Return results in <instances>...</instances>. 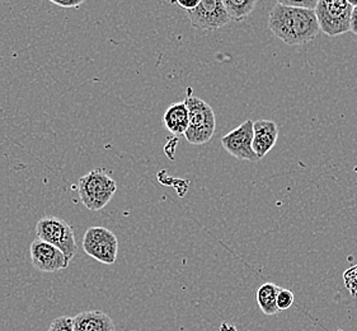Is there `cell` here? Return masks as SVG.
<instances>
[{
    "label": "cell",
    "instance_id": "obj_12",
    "mask_svg": "<svg viewBox=\"0 0 357 331\" xmlns=\"http://www.w3.org/2000/svg\"><path fill=\"white\" fill-rule=\"evenodd\" d=\"M165 129L173 135H185L188 128V110L185 102L172 103L163 116Z\"/></svg>",
    "mask_w": 357,
    "mask_h": 331
},
{
    "label": "cell",
    "instance_id": "obj_11",
    "mask_svg": "<svg viewBox=\"0 0 357 331\" xmlns=\"http://www.w3.org/2000/svg\"><path fill=\"white\" fill-rule=\"evenodd\" d=\"M74 331H116L114 320L103 311H84L73 317Z\"/></svg>",
    "mask_w": 357,
    "mask_h": 331
},
{
    "label": "cell",
    "instance_id": "obj_15",
    "mask_svg": "<svg viewBox=\"0 0 357 331\" xmlns=\"http://www.w3.org/2000/svg\"><path fill=\"white\" fill-rule=\"evenodd\" d=\"M294 302H295V295L290 289H279L276 303H278V309H279L280 312L289 310L293 306Z\"/></svg>",
    "mask_w": 357,
    "mask_h": 331
},
{
    "label": "cell",
    "instance_id": "obj_2",
    "mask_svg": "<svg viewBox=\"0 0 357 331\" xmlns=\"http://www.w3.org/2000/svg\"><path fill=\"white\" fill-rule=\"evenodd\" d=\"M191 92V88H188L186 100L183 101L188 110V128L185 138L190 145H202L210 142L214 135L216 119L213 108Z\"/></svg>",
    "mask_w": 357,
    "mask_h": 331
},
{
    "label": "cell",
    "instance_id": "obj_4",
    "mask_svg": "<svg viewBox=\"0 0 357 331\" xmlns=\"http://www.w3.org/2000/svg\"><path fill=\"white\" fill-rule=\"evenodd\" d=\"M37 238L55 246L70 260L75 258L78 246L73 227L59 216H47L41 218L36 224Z\"/></svg>",
    "mask_w": 357,
    "mask_h": 331
},
{
    "label": "cell",
    "instance_id": "obj_13",
    "mask_svg": "<svg viewBox=\"0 0 357 331\" xmlns=\"http://www.w3.org/2000/svg\"><path fill=\"white\" fill-rule=\"evenodd\" d=\"M279 289V286L275 284V283H271V281L264 283L258 288L257 295H256L257 303L264 315L273 316V315L279 314L280 311L278 309V303H276Z\"/></svg>",
    "mask_w": 357,
    "mask_h": 331
},
{
    "label": "cell",
    "instance_id": "obj_21",
    "mask_svg": "<svg viewBox=\"0 0 357 331\" xmlns=\"http://www.w3.org/2000/svg\"><path fill=\"white\" fill-rule=\"evenodd\" d=\"M218 331H238L236 330V326L234 325L228 324V323H222V326H220V329Z\"/></svg>",
    "mask_w": 357,
    "mask_h": 331
},
{
    "label": "cell",
    "instance_id": "obj_8",
    "mask_svg": "<svg viewBox=\"0 0 357 331\" xmlns=\"http://www.w3.org/2000/svg\"><path fill=\"white\" fill-rule=\"evenodd\" d=\"M253 140V122L245 120L238 128L229 131L222 138V148L234 159L250 162H257L259 159L252 148Z\"/></svg>",
    "mask_w": 357,
    "mask_h": 331
},
{
    "label": "cell",
    "instance_id": "obj_10",
    "mask_svg": "<svg viewBox=\"0 0 357 331\" xmlns=\"http://www.w3.org/2000/svg\"><path fill=\"white\" fill-rule=\"evenodd\" d=\"M279 138L278 124L271 120H257L253 123L252 148L259 159L271 151Z\"/></svg>",
    "mask_w": 357,
    "mask_h": 331
},
{
    "label": "cell",
    "instance_id": "obj_17",
    "mask_svg": "<svg viewBox=\"0 0 357 331\" xmlns=\"http://www.w3.org/2000/svg\"><path fill=\"white\" fill-rule=\"evenodd\" d=\"M278 4L287 6V7L304 8V9H313L318 3V0H276Z\"/></svg>",
    "mask_w": 357,
    "mask_h": 331
},
{
    "label": "cell",
    "instance_id": "obj_18",
    "mask_svg": "<svg viewBox=\"0 0 357 331\" xmlns=\"http://www.w3.org/2000/svg\"><path fill=\"white\" fill-rule=\"evenodd\" d=\"M49 1L56 4L59 7L78 8L80 7L86 0H49Z\"/></svg>",
    "mask_w": 357,
    "mask_h": 331
},
{
    "label": "cell",
    "instance_id": "obj_3",
    "mask_svg": "<svg viewBox=\"0 0 357 331\" xmlns=\"http://www.w3.org/2000/svg\"><path fill=\"white\" fill-rule=\"evenodd\" d=\"M117 191L116 181L105 168H96L80 177L78 194L80 202L89 210H100L112 200Z\"/></svg>",
    "mask_w": 357,
    "mask_h": 331
},
{
    "label": "cell",
    "instance_id": "obj_7",
    "mask_svg": "<svg viewBox=\"0 0 357 331\" xmlns=\"http://www.w3.org/2000/svg\"><path fill=\"white\" fill-rule=\"evenodd\" d=\"M191 26L201 31H215L227 26L230 18L222 0H200L199 6L187 12Z\"/></svg>",
    "mask_w": 357,
    "mask_h": 331
},
{
    "label": "cell",
    "instance_id": "obj_9",
    "mask_svg": "<svg viewBox=\"0 0 357 331\" xmlns=\"http://www.w3.org/2000/svg\"><path fill=\"white\" fill-rule=\"evenodd\" d=\"M31 261L33 267L43 273H56L69 267L70 261L55 246L40 238L33 240L29 247Z\"/></svg>",
    "mask_w": 357,
    "mask_h": 331
},
{
    "label": "cell",
    "instance_id": "obj_14",
    "mask_svg": "<svg viewBox=\"0 0 357 331\" xmlns=\"http://www.w3.org/2000/svg\"><path fill=\"white\" fill-rule=\"evenodd\" d=\"M230 21L242 22L255 10L257 0H222Z\"/></svg>",
    "mask_w": 357,
    "mask_h": 331
},
{
    "label": "cell",
    "instance_id": "obj_19",
    "mask_svg": "<svg viewBox=\"0 0 357 331\" xmlns=\"http://www.w3.org/2000/svg\"><path fill=\"white\" fill-rule=\"evenodd\" d=\"M173 1L177 3L182 9H186L187 12L195 9L200 3V0H173Z\"/></svg>",
    "mask_w": 357,
    "mask_h": 331
},
{
    "label": "cell",
    "instance_id": "obj_5",
    "mask_svg": "<svg viewBox=\"0 0 357 331\" xmlns=\"http://www.w3.org/2000/svg\"><path fill=\"white\" fill-rule=\"evenodd\" d=\"M314 13L319 29L327 36H341L350 31L352 7L347 0H318Z\"/></svg>",
    "mask_w": 357,
    "mask_h": 331
},
{
    "label": "cell",
    "instance_id": "obj_1",
    "mask_svg": "<svg viewBox=\"0 0 357 331\" xmlns=\"http://www.w3.org/2000/svg\"><path fill=\"white\" fill-rule=\"evenodd\" d=\"M272 35L289 46H299L313 41L319 34V24L313 9L276 4L268 15Z\"/></svg>",
    "mask_w": 357,
    "mask_h": 331
},
{
    "label": "cell",
    "instance_id": "obj_16",
    "mask_svg": "<svg viewBox=\"0 0 357 331\" xmlns=\"http://www.w3.org/2000/svg\"><path fill=\"white\" fill-rule=\"evenodd\" d=\"M47 331H74L73 330V317H57L51 323Z\"/></svg>",
    "mask_w": 357,
    "mask_h": 331
},
{
    "label": "cell",
    "instance_id": "obj_20",
    "mask_svg": "<svg viewBox=\"0 0 357 331\" xmlns=\"http://www.w3.org/2000/svg\"><path fill=\"white\" fill-rule=\"evenodd\" d=\"M350 31L357 36V6L352 8L350 20Z\"/></svg>",
    "mask_w": 357,
    "mask_h": 331
},
{
    "label": "cell",
    "instance_id": "obj_6",
    "mask_svg": "<svg viewBox=\"0 0 357 331\" xmlns=\"http://www.w3.org/2000/svg\"><path fill=\"white\" fill-rule=\"evenodd\" d=\"M83 250L102 264L112 265L117 259L119 240L108 228L89 227L83 237Z\"/></svg>",
    "mask_w": 357,
    "mask_h": 331
},
{
    "label": "cell",
    "instance_id": "obj_22",
    "mask_svg": "<svg viewBox=\"0 0 357 331\" xmlns=\"http://www.w3.org/2000/svg\"><path fill=\"white\" fill-rule=\"evenodd\" d=\"M347 3H349L352 8L356 7L357 6V0H347Z\"/></svg>",
    "mask_w": 357,
    "mask_h": 331
}]
</instances>
